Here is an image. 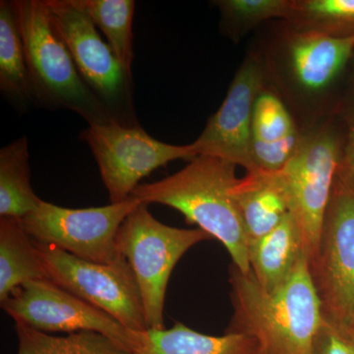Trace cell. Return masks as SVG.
<instances>
[{
	"label": "cell",
	"mask_w": 354,
	"mask_h": 354,
	"mask_svg": "<svg viewBox=\"0 0 354 354\" xmlns=\"http://www.w3.org/2000/svg\"><path fill=\"white\" fill-rule=\"evenodd\" d=\"M232 320L225 334L255 339L258 354H312L322 308L304 254L285 283L268 292L252 272L230 268Z\"/></svg>",
	"instance_id": "6da1fadb"
},
{
	"label": "cell",
	"mask_w": 354,
	"mask_h": 354,
	"mask_svg": "<svg viewBox=\"0 0 354 354\" xmlns=\"http://www.w3.org/2000/svg\"><path fill=\"white\" fill-rule=\"evenodd\" d=\"M239 179L232 162L197 156L176 174L139 185L132 196L142 204L165 205L180 212L187 223L223 243L235 267L248 272V241L234 196Z\"/></svg>",
	"instance_id": "7a4b0ae2"
},
{
	"label": "cell",
	"mask_w": 354,
	"mask_h": 354,
	"mask_svg": "<svg viewBox=\"0 0 354 354\" xmlns=\"http://www.w3.org/2000/svg\"><path fill=\"white\" fill-rule=\"evenodd\" d=\"M11 3L24 46L35 104L53 111L68 109L88 124L118 122L84 83L53 28L46 0H14Z\"/></svg>",
	"instance_id": "3957f363"
},
{
	"label": "cell",
	"mask_w": 354,
	"mask_h": 354,
	"mask_svg": "<svg viewBox=\"0 0 354 354\" xmlns=\"http://www.w3.org/2000/svg\"><path fill=\"white\" fill-rule=\"evenodd\" d=\"M265 57L269 81L300 109L311 111V122L330 115L323 104L354 57V35L344 38L283 27Z\"/></svg>",
	"instance_id": "277c9868"
},
{
	"label": "cell",
	"mask_w": 354,
	"mask_h": 354,
	"mask_svg": "<svg viewBox=\"0 0 354 354\" xmlns=\"http://www.w3.org/2000/svg\"><path fill=\"white\" fill-rule=\"evenodd\" d=\"M309 271L324 320L354 335V176L342 162Z\"/></svg>",
	"instance_id": "5b68a950"
},
{
	"label": "cell",
	"mask_w": 354,
	"mask_h": 354,
	"mask_svg": "<svg viewBox=\"0 0 354 354\" xmlns=\"http://www.w3.org/2000/svg\"><path fill=\"white\" fill-rule=\"evenodd\" d=\"M140 204L116 235L118 250L131 267L141 293L148 330H164L165 292L172 270L188 250L213 239L201 228L169 227Z\"/></svg>",
	"instance_id": "8992f818"
},
{
	"label": "cell",
	"mask_w": 354,
	"mask_h": 354,
	"mask_svg": "<svg viewBox=\"0 0 354 354\" xmlns=\"http://www.w3.org/2000/svg\"><path fill=\"white\" fill-rule=\"evenodd\" d=\"M344 150V132L332 116H325L302 128L297 152L281 171L309 261L316 253Z\"/></svg>",
	"instance_id": "52a82bcc"
},
{
	"label": "cell",
	"mask_w": 354,
	"mask_h": 354,
	"mask_svg": "<svg viewBox=\"0 0 354 354\" xmlns=\"http://www.w3.org/2000/svg\"><path fill=\"white\" fill-rule=\"evenodd\" d=\"M51 23L73 58L84 83L128 127L140 125L133 104L132 77L104 41L87 14L72 0H46Z\"/></svg>",
	"instance_id": "ba28073f"
},
{
	"label": "cell",
	"mask_w": 354,
	"mask_h": 354,
	"mask_svg": "<svg viewBox=\"0 0 354 354\" xmlns=\"http://www.w3.org/2000/svg\"><path fill=\"white\" fill-rule=\"evenodd\" d=\"M94 156L111 204L131 198L140 180L158 167L176 160L196 158L192 145L158 141L140 125L121 123L88 124L79 136Z\"/></svg>",
	"instance_id": "9c48e42d"
},
{
	"label": "cell",
	"mask_w": 354,
	"mask_h": 354,
	"mask_svg": "<svg viewBox=\"0 0 354 354\" xmlns=\"http://www.w3.org/2000/svg\"><path fill=\"white\" fill-rule=\"evenodd\" d=\"M140 204L131 196L108 206L69 209L41 200L21 221L32 241L57 247L88 262L113 264L124 259L116 244L118 230Z\"/></svg>",
	"instance_id": "30bf717a"
},
{
	"label": "cell",
	"mask_w": 354,
	"mask_h": 354,
	"mask_svg": "<svg viewBox=\"0 0 354 354\" xmlns=\"http://www.w3.org/2000/svg\"><path fill=\"white\" fill-rule=\"evenodd\" d=\"M35 244L50 281L113 316L127 329L148 330L139 286L127 260L97 264L55 246Z\"/></svg>",
	"instance_id": "8fae6325"
},
{
	"label": "cell",
	"mask_w": 354,
	"mask_h": 354,
	"mask_svg": "<svg viewBox=\"0 0 354 354\" xmlns=\"http://www.w3.org/2000/svg\"><path fill=\"white\" fill-rule=\"evenodd\" d=\"M1 307L15 322L41 332L99 333L131 353L142 344L143 333L127 329L113 316L50 279L25 283L1 301Z\"/></svg>",
	"instance_id": "7c38bea8"
},
{
	"label": "cell",
	"mask_w": 354,
	"mask_h": 354,
	"mask_svg": "<svg viewBox=\"0 0 354 354\" xmlns=\"http://www.w3.org/2000/svg\"><path fill=\"white\" fill-rule=\"evenodd\" d=\"M268 85L269 76L262 53H248L220 109L191 144L196 155L218 158L246 171L258 169L251 151V127L254 106Z\"/></svg>",
	"instance_id": "4fadbf2b"
},
{
	"label": "cell",
	"mask_w": 354,
	"mask_h": 354,
	"mask_svg": "<svg viewBox=\"0 0 354 354\" xmlns=\"http://www.w3.org/2000/svg\"><path fill=\"white\" fill-rule=\"evenodd\" d=\"M302 129L278 93L269 85L255 102L251 151L257 169L279 171L297 152Z\"/></svg>",
	"instance_id": "5bb4252c"
},
{
	"label": "cell",
	"mask_w": 354,
	"mask_h": 354,
	"mask_svg": "<svg viewBox=\"0 0 354 354\" xmlns=\"http://www.w3.org/2000/svg\"><path fill=\"white\" fill-rule=\"evenodd\" d=\"M248 245L269 234L290 214V202L281 171H246L234 188Z\"/></svg>",
	"instance_id": "9a60e30c"
},
{
	"label": "cell",
	"mask_w": 354,
	"mask_h": 354,
	"mask_svg": "<svg viewBox=\"0 0 354 354\" xmlns=\"http://www.w3.org/2000/svg\"><path fill=\"white\" fill-rule=\"evenodd\" d=\"M304 254L301 232L290 213L272 232L248 245L251 272L268 292L286 283Z\"/></svg>",
	"instance_id": "2e32d148"
},
{
	"label": "cell",
	"mask_w": 354,
	"mask_h": 354,
	"mask_svg": "<svg viewBox=\"0 0 354 354\" xmlns=\"http://www.w3.org/2000/svg\"><path fill=\"white\" fill-rule=\"evenodd\" d=\"M132 354H258L255 339L241 334L216 337L176 322L167 330H148Z\"/></svg>",
	"instance_id": "e0dca14e"
},
{
	"label": "cell",
	"mask_w": 354,
	"mask_h": 354,
	"mask_svg": "<svg viewBox=\"0 0 354 354\" xmlns=\"http://www.w3.org/2000/svg\"><path fill=\"white\" fill-rule=\"evenodd\" d=\"M50 279L36 244L18 218H0V302L25 283Z\"/></svg>",
	"instance_id": "ac0fdd59"
},
{
	"label": "cell",
	"mask_w": 354,
	"mask_h": 354,
	"mask_svg": "<svg viewBox=\"0 0 354 354\" xmlns=\"http://www.w3.org/2000/svg\"><path fill=\"white\" fill-rule=\"evenodd\" d=\"M41 202L32 188L29 144L22 136L0 150V216L22 220Z\"/></svg>",
	"instance_id": "d6986e66"
},
{
	"label": "cell",
	"mask_w": 354,
	"mask_h": 354,
	"mask_svg": "<svg viewBox=\"0 0 354 354\" xmlns=\"http://www.w3.org/2000/svg\"><path fill=\"white\" fill-rule=\"evenodd\" d=\"M0 90L20 109L35 102L19 28L7 0L0 2Z\"/></svg>",
	"instance_id": "ffe728a7"
},
{
	"label": "cell",
	"mask_w": 354,
	"mask_h": 354,
	"mask_svg": "<svg viewBox=\"0 0 354 354\" xmlns=\"http://www.w3.org/2000/svg\"><path fill=\"white\" fill-rule=\"evenodd\" d=\"M101 30L114 55L132 77V24L136 2L133 0H72Z\"/></svg>",
	"instance_id": "44dd1931"
},
{
	"label": "cell",
	"mask_w": 354,
	"mask_h": 354,
	"mask_svg": "<svg viewBox=\"0 0 354 354\" xmlns=\"http://www.w3.org/2000/svg\"><path fill=\"white\" fill-rule=\"evenodd\" d=\"M18 354H132L106 335L79 332L55 337L15 322Z\"/></svg>",
	"instance_id": "7402d4cb"
},
{
	"label": "cell",
	"mask_w": 354,
	"mask_h": 354,
	"mask_svg": "<svg viewBox=\"0 0 354 354\" xmlns=\"http://www.w3.org/2000/svg\"><path fill=\"white\" fill-rule=\"evenodd\" d=\"M299 31L344 38L354 35V0H291L285 21Z\"/></svg>",
	"instance_id": "603a6c76"
},
{
	"label": "cell",
	"mask_w": 354,
	"mask_h": 354,
	"mask_svg": "<svg viewBox=\"0 0 354 354\" xmlns=\"http://www.w3.org/2000/svg\"><path fill=\"white\" fill-rule=\"evenodd\" d=\"M221 29L225 36L239 41L263 23L290 17L291 0H218Z\"/></svg>",
	"instance_id": "cb8c5ba5"
},
{
	"label": "cell",
	"mask_w": 354,
	"mask_h": 354,
	"mask_svg": "<svg viewBox=\"0 0 354 354\" xmlns=\"http://www.w3.org/2000/svg\"><path fill=\"white\" fill-rule=\"evenodd\" d=\"M312 354H354V335L337 329L323 318Z\"/></svg>",
	"instance_id": "d4e9b609"
},
{
	"label": "cell",
	"mask_w": 354,
	"mask_h": 354,
	"mask_svg": "<svg viewBox=\"0 0 354 354\" xmlns=\"http://www.w3.org/2000/svg\"><path fill=\"white\" fill-rule=\"evenodd\" d=\"M351 76L348 91L337 108L344 122V150L342 165L354 176V57L351 64Z\"/></svg>",
	"instance_id": "484cf974"
}]
</instances>
